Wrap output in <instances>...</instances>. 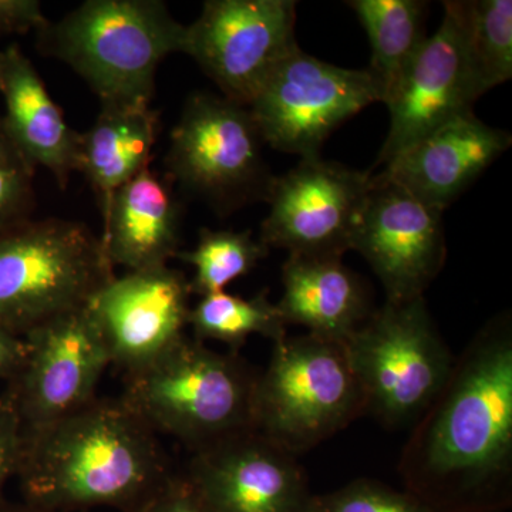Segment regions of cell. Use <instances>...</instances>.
Masks as SVG:
<instances>
[{"label": "cell", "mask_w": 512, "mask_h": 512, "mask_svg": "<svg viewBox=\"0 0 512 512\" xmlns=\"http://www.w3.org/2000/svg\"><path fill=\"white\" fill-rule=\"evenodd\" d=\"M188 328L192 338L224 343L232 352H237L252 335L264 336L274 343L286 336V323L266 291L249 299L227 292L202 296L191 308Z\"/></svg>", "instance_id": "obj_24"}, {"label": "cell", "mask_w": 512, "mask_h": 512, "mask_svg": "<svg viewBox=\"0 0 512 512\" xmlns=\"http://www.w3.org/2000/svg\"><path fill=\"white\" fill-rule=\"evenodd\" d=\"M258 375L237 352L220 353L185 336L126 376L120 397L151 430L195 451L254 429Z\"/></svg>", "instance_id": "obj_4"}, {"label": "cell", "mask_w": 512, "mask_h": 512, "mask_svg": "<svg viewBox=\"0 0 512 512\" xmlns=\"http://www.w3.org/2000/svg\"><path fill=\"white\" fill-rule=\"evenodd\" d=\"M0 512H66V511H55V510H47V508L36 507V505H30L26 503L20 504H6V507L3 508Z\"/></svg>", "instance_id": "obj_32"}, {"label": "cell", "mask_w": 512, "mask_h": 512, "mask_svg": "<svg viewBox=\"0 0 512 512\" xmlns=\"http://www.w3.org/2000/svg\"><path fill=\"white\" fill-rule=\"evenodd\" d=\"M363 413L365 397L343 343L311 333L274 343L256 380V431L296 456Z\"/></svg>", "instance_id": "obj_6"}, {"label": "cell", "mask_w": 512, "mask_h": 512, "mask_svg": "<svg viewBox=\"0 0 512 512\" xmlns=\"http://www.w3.org/2000/svg\"><path fill=\"white\" fill-rule=\"evenodd\" d=\"M47 25L49 20L37 0H0V36L39 33Z\"/></svg>", "instance_id": "obj_30"}, {"label": "cell", "mask_w": 512, "mask_h": 512, "mask_svg": "<svg viewBox=\"0 0 512 512\" xmlns=\"http://www.w3.org/2000/svg\"><path fill=\"white\" fill-rule=\"evenodd\" d=\"M0 57H2V50H0Z\"/></svg>", "instance_id": "obj_33"}, {"label": "cell", "mask_w": 512, "mask_h": 512, "mask_svg": "<svg viewBox=\"0 0 512 512\" xmlns=\"http://www.w3.org/2000/svg\"><path fill=\"white\" fill-rule=\"evenodd\" d=\"M184 43L160 0H87L37 33L40 52L72 67L101 104H151L158 66Z\"/></svg>", "instance_id": "obj_3"}, {"label": "cell", "mask_w": 512, "mask_h": 512, "mask_svg": "<svg viewBox=\"0 0 512 512\" xmlns=\"http://www.w3.org/2000/svg\"><path fill=\"white\" fill-rule=\"evenodd\" d=\"M372 175L320 156L275 177L259 241L289 255L340 256L352 249Z\"/></svg>", "instance_id": "obj_11"}, {"label": "cell", "mask_w": 512, "mask_h": 512, "mask_svg": "<svg viewBox=\"0 0 512 512\" xmlns=\"http://www.w3.org/2000/svg\"><path fill=\"white\" fill-rule=\"evenodd\" d=\"M456 16L478 99L512 76L511 0L446 2Z\"/></svg>", "instance_id": "obj_23"}, {"label": "cell", "mask_w": 512, "mask_h": 512, "mask_svg": "<svg viewBox=\"0 0 512 512\" xmlns=\"http://www.w3.org/2000/svg\"><path fill=\"white\" fill-rule=\"evenodd\" d=\"M0 93L5 100L2 117L13 143L35 167L46 168L60 187L80 170L82 133L64 120L46 84L29 57L16 43L2 50Z\"/></svg>", "instance_id": "obj_18"}, {"label": "cell", "mask_w": 512, "mask_h": 512, "mask_svg": "<svg viewBox=\"0 0 512 512\" xmlns=\"http://www.w3.org/2000/svg\"><path fill=\"white\" fill-rule=\"evenodd\" d=\"M281 301L288 325H301L318 338L345 342L370 316L362 282L340 256L289 255L282 265Z\"/></svg>", "instance_id": "obj_20"}, {"label": "cell", "mask_w": 512, "mask_h": 512, "mask_svg": "<svg viewBox=\"0 0 512 512\" xmlns=\"http://www.w3.org/2000/svg\"><path fill=\"white\" fill-rule=\"evenodd\" d=\"M293 0H208L185 26V55L220 87L249 106L286 57L298 49Z\"/></svg>", "instance_id": "obj_10"}, {"label": "cell", "mask_w": 512, "mask_h": 512, "mask_svg": "<svg viewBox=\"0 0 512 512\" xmlns=\"http://www.w3.org/2000/svg\"><path fill=\"white\" fill-rule=\"evenodd\" d=\"M101 238L82 222L47 218L0 231V326L18 336L86 308L114 278Z\"/></svg>", "instance_id": "obj_5"}, {"label": "cell", "mask_w": 512, "mask_h": 512, "mask_svg": "<svg viewBox=\"0 0 512 512\" xmlns=\"http://www.w3.org/2000/svg\"><path fill=\"white\" fill-rule=\"evenodd\" d=\"M343 346L365 397L366 412L392 427L419 419L454 366L424 296L387 301Z\"/></svg>", "instance_id": "obj_7"}, {"label": "cell", "mask_w": 512, "mask_h": 512, "mask_svg": "<svg viewBox=\"0 0 512 512\" xmlns=\"http://www.w3.org/2000/svg\"><path fill=\"white\" fill-rule=\"evenodd\" d=\"M511 143L510 133L488 126L470 111L421 138L376 177L444 211Z\"/></svg>", "instance_id": "obj_17"}, {"label": "cell", "mask_w": 512, "mask_h": 512, "mask_svg": "<svg viewBox=\"0 0 512 512\" xmlns=\"http://www.w3.org/2000/svg\"><path fill=\"white\" fill-rule=\"evenodd\" d=\"M444 18L427 37L384 104L390 127L376 167L389 164L421 138L473 111L478 100L454 13L444 2Z\"/></svg>", "instance_id": "obj_16"}, {"label": "cell", "mask_w": 512, "mask_h": 512, "mask_svg": "<svg viewBox=\"0 0 512 512\" xmlns=\"http://www.w3.org/2000/svg\"><path fill=\"white\" fill-rule=\"evenodd\" d=\"M511 326L501 315L478 332L403 448L400 473L410 491L439 511L476 503L510 480Z\"/></svg>", "instance_id": "obj_1"}, {"label": "cell", "mask_w": 512, "mask_h": 512, "mask_svg": "<svg viewBox=\"0 0 512 512\" xmlns=\"http://www.w3.org/2000/svg\"><path fill=\"white\" fill-rule=\"evenodd\" d=\"M311 512H440L412 491L393 490L373 480H356L313 497Z\"/></svg>", "instance_id": "obj_26"}, {"label": "cell", "mask_w": 512, "mask_h": 512, "mask_svg": "<svg viewBox=\"0 0 512 512\" xmlns=\"http://www.w3.org/2000/svg\"><path fill=\"white\" fill-rule=\"evenodd\" d=\"M372 47L370 76L382 93V103L393 92L407 67L426 42L429 3L421 0H350Z\"/></svg>", "instance_id": "obj_22"}, {"label": "cell", "mask_w": 512, "mask_h": 512, "mask_svg": "<svg viewBox=\"0 0 512 512\" xmlns=\"http://www.w3.org/2000/svg\"><path fill=\"white\" fill-rule=\"evenodd\" d=\"M36 167L13 143L0 117V231L28 221L33 205Z\"/></svg>", "instance_id": "obj_27"}, {"label": "cell", "mask_w": 512, "mask_h": 512, "mask_svg": "<svg viewBox=\"0 0 512 512\" xmlns=\"http://www.w3.org/2000/svg\"><path fill=\"white\" fill-rule=\"evenodd\" d=\"M269 249L251 231H212L202 229L197 247L180 251L175 258L194 268L191 293L208 296L225 292V288L248 275Z\"/></svg>", "instance_id": "obj_25"}, {"label": "cell", "mask_w": 512, "mask_h": 512, "mask_svg": "<svg viewBox=\"0 0 512 512\" xmlns=\"http://www.w3.org/2000/svg\"><path fill=\"white\" fill-rule=\"evenodd\" d=\"M138 512H208L184 474H173Z\"/></svg>", "instance_id": "obj_29"}, {"label": "cell", "mask_w": 512, "mask_h": 512, "mask_svg": "<svg viewBox=\"0 0 512 512\" xmlns=\"http://www.w3.org/2000/svg\"><path fill=\"white\" fill-rule=\"evenodd\" d=\"M158 134V113L148 103L101 104L93 127L82 133L80 170L101 204L147 170Z\"/></svg>", "instance_id": "obj_21"}, {"label": "cell", "mask_w": 512, "mask_h": 512, "mask_svg": "<svg viewBox=\"0 0 512 512\" xmlns=\"http://www.w3.org/2000/svg\"><path fill=\"white\" fill-rule=\"evenodd\" d=\"M382 93L367 70L343 69L298 47L268 77L248 109L264 143L282 153L318 157L336 128Z\"/></svg>", "instance_id": "obj_9"}, {"label": "cell", "mask_w": 512, "mask_h": 512, "mask_svg": "<svg viewBox=\"0 0 512 512\" xmlns=\"http://www.w3.org/2000/svg\"><path fill=\"white\" fill-rule=\"evenodd\" d=\"M190 282L170 266L114 276L89 302L111 365L140 372L187 336Z\"/></svg>", "instance_id": "obj_15"}, {"label": "cell", "mask_w": 512, "mask_h": 512, "mask_svg": "<svg viewBox=\"0 0 512 512\" xmlns=\"http://www.w3.org/2000/svg\"><path fill=\"white\" fill-rule=\"evenodd\" d=\"M443 212L372 175L352 249L372 266L387 301L420 298L439 275L446 261Z\"/></svg>", "instance_id": "obj_13"}, {"label": "cell", "mask_w": 512, "mask_h": 512, "mask_svg": "<svg viewBox=\"0 0 512 512\" xmlns=\"http://www.w3.org/2000/svg\"><path fill=\"white\" fill-rule=\"evenodd\" d=\"M25 357V340L22 336L15 335L10 330L0 326V380L10 382Z\"/></svg>", "instance_id": "obj_31"}, {"label": "cell", "mask_w": 512, "mask_h": 512, "mask_svg": "<svg viewBox=\"0 0 512 512\" xmlns=\"http://www.w3.org/2000/svg\"><path fill=\"white\" fill-rule=\"evenodd\" d=\"M23 340L22 366L3 394L25 429L62 419L96 399L111 359L87 306L47 320Z\"/></svg>", "instance_id": "obj_12"}, {"label": "cell", "mask_w": 512, "mask_h": 512, "mask_svg": "<svg viewBox=\"0 0 512 512\" xmlns=\"http://www.w3.org/2000/svg\"><path fill=\"white\" fill-rule=\"evenodd\" d=\"M264 138L247 106L197 92L171 131L168 174L220 211L268 197L275 177L265 163Z\"/></svg>", "instance_id": "obj_8"}, {"label": "cell", "mask_w": 512, "mask_h": 512, "mask_svg": "<svg viewBox=\"0 0 512 512\" xmlns=\"http://www.w3.org/2000/svg\"><path fill=\"white\" fill-rule=\"evenodd\" d=\"M184 476L208 512H311L295 454L254 429L191 451Z\"/></svg>", "instance_id": "obj_14"}, {"label": "cell", "mask_w": 512, "mask_h": 512, "mask_svg": "<svg viewBox=\"0 0 512 512\" xmlns=\"http://www.w3.org/2000/svg\"><path fill=\"white\" fill-rule=\"evenodd\" d=\"M104 251L128 272L168 265L180 252V205L150 168L114 191L103 205Z\"/></svg>", "instance_id": "obj_19"}, {"label": "cell", "mask_w": 512, "mask_h": 512, "mask_svg": "<svg viewBox=\"0 0 512 512\" xmlns=\"http://www.w3.org/2000/svg\"><path fill=\"white\" fill-rule=\"evenodd\" d=\"M25 427L5 394L0 396V511L9 503L6 487L18 477Z\"/></svg>", "instance_id": "obj_28"}, {"label": "cell", "mask_w": 512, "mask_h": 512, "mask_svg": "<svg viewBox=\"0 0 512 512\" xmlns=\"http://www.w3.org/2000/svg\"><path fill=\"white\" fill-rule=\"evenodd\" d=\"M158 434L123 399H96L25 429L23 503L66 512H138L173 476Z\"/></svg>", "instance_id": "obj_2"}]
</instances>
